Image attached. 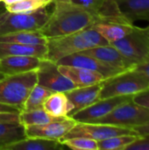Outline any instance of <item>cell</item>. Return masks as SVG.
Here are the masks:
<instances>
[{
	"mask_svg": "<svg viewBox=\"0 0 149 150\" xmlns=\"http://www.w3.org/2000/svg\"><path fill=\"white\" fill-rule=\"evenodd\" d=\"M57 64L61 65H69L75 67H81L87 69H90L96 72L100 73L105 76V79L114 76L125 70H121L116 69L112 66H110L94 57L81 54V53H75L69 55H67L61 59H60Z\"/></svg>",
	"mask_w": 149,
	"mask_h": 150,
	"instance_id": "7c38bea8",
	"label": "cell"
},
{
	"mask_svg": "<svg viewBox=\"0 0 149 150\" xmlns=\"http://www.w3.org/2000/svg\"><path fill=\"white\" fill-rule=\"evenodd\" d=\"M40 58L26 55H12L0 59V71L4 76H11L36 70L40 62Z\"/></svg>",
	"mask_w": 149,
	"mask_h": 150,
	"instance_id": "9a60e30c",
	"label": "cell"
},
{
	"mask_svg": "<svg viewBox=\"0 0 149 150\" xmlns=\"http://www.w3.org/2000/svg\"><path fill=\"white\" fill-rule=\"evenodd\" d=\"M21 0H4L3 3L4 4V5H9V4H15V3H18Z\"/></svg>",
	"mask_w": 149,
	"mask_h": 150,
	"instance_id": "d590c367",
	"label": "cell"
},
{
	"mask_svg": "<svg viewBox=\"0 0 149 150\" xmlns=\"http://www.w3.org/2000/svg\"><path fill=\"white\" fill-rule=\"evenodd\" d=\"M109 43L117 41L135 29V25L129 21H99L91 25Z\"/></svg>",
	"mask_w": 149,
	"mask_h": 150,
	"instance_id": "e0dca14e",
	"label": "cell"
},
{
	"mask_svg": "<svg viewBox=\"0 0 149 150\" xmlns=\"http://www.w3.org/2000/svg\"><path fill=\"white\" fill-rule=\"evenodd\" d=\"M76 124V121L68 117L61 120L53 121L43 125L25 127L26 137H38L48 140L61 141Z\"/></svg>",
	"mask_w": 149,
	"mask_h": 150,
	"instance_id": "8fae6325",
	"label": "cell"
},
{
	"mask_svg": "<svg viewBox=\"0 0 149 150\" xmlns=\"http://www.w3.org/2000/svg\"><path fill=\"white\" fill-rule=\"evenodd\" d=\"M125 150H149V134L139 136L133 142L129 144Z\"/></svg>",
	"mask_w": 149,
	"mask_h": 150,
	"instance_id": "f546056e",
	"label": "cell"
},
{
	"mask_svg": "<svg viewBox=\"0 0 149 150\" xmlns=\"http://www.w3.org/2000/svg\"><path fill=\"white\" fill-rule=\"evenodd\" d=\"M110 44L136 65L149 61V39L145 28L136 26L132 33Z\"/></svg>",
	"mask_w": 149,
	"mask_h": 150,
	"instance_id": "52a82bcc",
	"label": "cell"
},
{
	"mask_svg": "<svg viewBox=\"0 0 149 150\" xmlns=\"http://www.w3.org/2000/svg\"><path fill=\"white\" fill-rule=\"evenodd\" d=\"M68 117H54L48 114L44 109H38L29 112L20 111L19 112V122L24 126L32 125H43L53 121H58L64 120Z\"/></svg>",
	"mask_w": 149,
	"mask_h": 150,
	"instance_id": "cb8c5ba5",
	"label": "cell"
},
{
	"mask_svg": "<svg viewBox=\"0 0 149 150\" xmlns=\"http://www.w3.org/2000/svg\"><path fill=\"white\" fill-rule=\"evenodd\" d=\"M133 96H117L104 99H99L91 105L77 112L70 118L76 122L91 123L97 119H100L111 112L118 105L131 100Z\"/></svg>",
	"mask_w": 149,
	"mask_h": 150,
	"instance_id": "30bf717a",
	"label": "cell"
},
{
	"mask_svg": "<svg viewBox=\"0 0 149 150\" xmlns=\"http://www.w3.org/2000/svg\"><path fill=\"white\" fill-rule=\"evenodd\" d=\"M133 129L137 133V134H138L139 136L145 135V134H149V121L148 123L142 125V126L133 127Z\"/></svg>",
	"mask_w": 149,
	"mask_h": 150,
	"instance_id": "836d02e7",
	"label": "cell"
},
{
	"mask_svg": "<svg viewBox=\"0 0 149 150\" xmlns=\"http://www.w3.org/2000/svg\"><path fill=\"white\" fill-rule=\"evenodd\" d=\"M66 148L73 150H98L97 142L86 137H74L61 142Z\"/></svg>",
	"mask_w": 149,
	"mask_h": 150,
	"instance_id": "83f0119b",
	"label": "cell"
},
{
	"mask_svg": "<svg viewBox=\"0 0 149 150\" xmlns=\"http://www.w3.org/2000/svg\"><path fill=\"white\" fill-rule=\"evenodd\" d=\"M53 92L51 91L37 83L32 88L27 98L24 102L23 105L20 108V111L29 112V111H33V110H38V109H43V105L46 99Z\"/></svg>",
	"mask_w": 149,
	"mask_h": 150,
	"instance_id": "d4e9b609",
	"label": "cell"
},
{
	"mask_svg": "<svg viewBox=\"0 0 149 150\" xmlns=\"http://www.w3.org/2000/svg\"><path fill=\"white\" fill-rule=\"evenodd\" d=\"M54 0H21L18 3L5 5L6 11L11 13H31L47 7Z\"/></svg>",
	"mask_w": 149,
	"mask_h": 150,
	"instance_id": "4316f807",
	"label": "cell"
},
{
	"mask_svg": "<svg viewBox=\"0 0 149 150\" xmlns=\"http://www.w3.org/2000/svg\"><path fill=\"white\" fill-rule=\"evenodd\" d=\"M3 122H19V113L0 112V123Z\"/></svg>",
	"mask_w": 149,
	"mask_h": 150,
	"instance_id": "1f68e13d",
	"label": "cell"
},
{
	"mask_svg": "<svg viewBox=\"0 0 149 150\" xmlns=\"http://www.w3.org/2000/svg\"><path fill=\"white\" fill-rule=\"evenodd\" d=\"M122 14L132 23L149 14V0H117Z\"/></svg>",
	"mask_w": 149,
	"mask_h": 150,
	"instance_id": "7402d4cb",
	"label": "cell"
},
{
	"mask_svg": "<svg viewBox=\"0 0 149 150\" xmlns=\"http://www.w3.org/2000/svg\"><path fill=\"white\" fill-rule=\"evenodd\" d=\"M102 83L103 82L84 87H76L66 92L67 98L73 105V109L69 113V117L99 100Z\"/></svg>",
	"mask_w": 149,
	"mask_h": 150,
	"instance_id": "5bb4252c",
	"label": "cell"
},
{
	"mask_svg": "<svg viewBox=\"0 0 149 150\" xmlns=\"http://www.w3.org/2000/svg\"><path fill=\"white\" fill-rule=\"evenodd\" d=\"M37 84L36 70L6 76L0 81V103L19 109Z\"/></svg>",
	"mask_w": 149,
	"mask_h": 150,
	"instance_id": "277c9868",
	"label": "cell"
},
{
	"mask_svg": "<svg viewBox=\"0 0 149 150\" xmlns=\"http://www.w3.org/2000/svg\"><path fill=\"white\" fill-rule=\"evenodd\" d=\"M54 10L40 30L47 39L70 34L88 28L95 22L94 16L81 7L64 0H54Z\"/></svg>",
	"mask_w": 149,
	"mask_h": 150,
	"instance_id": "6da1fadb",
	"label": "cell"
},
{
	"mask_svg": "<svg viewBox=\"0 0 149 150\" xmlns=\"http://www.w3.org/2000/svg\"><path fill=\"white\" fill-rule=\"evenodd\" d=\"M139 135L123 134L113 136L105 140L97 142L98 150H125V149L133 142Z\"/></svg>",
	"mask_w": 149,
	"mask_h": 150,
	"instance_id": "484cf974",
	"label": "cell"
},
{
	"mask_svg": "<svg viewBox=\"0 0 149 150\" xmlns=\"http://www.w3.org/2000/svg\"><path fill=\"white\" fill-rule=\"evenodd\" d=\"M108 44L110 43L97 31L90 26L70 34L48 38L46 59L57 62L67 55Z\"/></svg>",
	"mask_w": 149,
	"mask_h": 150,
	"instance_id": "7a4b0ae2",
	"label": "cell"
},
{
	"mask_svg": "<svg viewBox=\"0 0 149 150\" xmlns=\"http://www.w3.org/2000/svg\"><path fill=\"white\" fill-rule=\"evenodd\" d=\"M5 76H4V74H3V73H2V72L0 71V81H1V80H2L3 78H4Z\"/></svg>",
	"mask_w": 149,
	"mask_h": 150,
	"instance_id": "74e56055",
	"label": "cell"
},
{
	"mask_svg": "<svg viewBox=\"0 0 149 150\" xmlns=\"http://www.w3.org/2000/svg\"><path fill=\"white\" fill-rule=\"evenodd\" d=\"M133 101L138 105L149 108V89L133 95Z\"/></svg>",
	"mask_w": 149,
	"mask_h": 150,
	"instance_id": "4dcf8cb0",
	"label": "cell"
},
{
	"mask_svg": "<svg viewBox=\"0 0 149 150\" xmlns=\"http://www.w3.org/2000/svg\"><path fill=\"white\" fill-rule=\"evenodd\" d=\"M43 109L54 117H69L73 109L72 103L64 92H53L45 101Z\"/></svg>",
	"mask_w": 149,
	"mask_h": 150,
	"instance_id": "ffe728a7",
	"label": "cell"
},
{
	"mask_svg": "<svg viewBox=\"0 0 149 150\" xmlns=\"http://www.w3.org/2000/svg\"><path fill=\"white\" fill-rule=\"evenodd\" d=\"M148 89L149 82L146 76L141 71L132 69L105 79L99 99L117 96H133Z\"/></svg>",
	"mask_w": 149,
	"mask_h": 150,
	"instance_id": "3957f363",
	"label": "cell"
},
{
	"mask_svg": "<svg viewBox=\"0 0 149 150\" xmlns=\"http://www.w3.org/2000/svg\"><path fill=\"white\" fill-rule=\"evenodd\" d=\"M25 137V127L20 122L0 123V150Z\"/></svg>",
	"mask_w": 149,
	"mask_h": 150,
	"instance_id": "603a6c76",
	"label": "cell"
},
{
	"mask_svg": "<svg viewBox=\"0 0 149 150\" xmlns=\"http://www.w3.org/2000/svg\"><path fill=\"white\" fill-rule=\"evenodd\" d=\"M0 112H17L19 113L20 111L18 108L15 107V106H11V105H4L0 103Z\"/></svg>",
	"mask_w": 149,
	"mask_h": 150,
	"instance_id": "e575fe53",
	"label": "cell"
},
{
	"mask_svg": "<svg viewBox=\"0 0 149 150\" xmlns=\"http://www.w3.org/2000/svg\"><path fill=\"white\" fill-rule=\"evenodd\" d=\"M145 29H146V33H147V35H148V37L149 39V25L148 27H145Z\"/></svg>",
	"mask_w": 149,
	"mask_h": 150,
	"instance_id": "f35d334b",
	"label": "cell"
},
{
	"mask_svg": "<svg viewBox=\"0 0 149 150\" xmlns=\"http://www.w3.org/2000/svg\"><path fill=\"white\" fill-rule=\"evenodd\" d=\"M3 1H4V0H0V3H1V2H3Z\"/></svg>",
	"mask_w": 149,
	"mask_h": 150,
	"instance_id": "60d3db41",
	"label": "cell"
},
{
	"mask_svg": "<svg viewBox=\"0 0 149 150\" xmlns=\"http://www.w3.org/2000/svg\"><path fill=\"white\" fill-rule=\"evenodd\" d=\"M59 71L68 77L76 87H84L103 82L105 78L98 72L81 67L69 65H59Z\"/></svg>",
	"mask_w": 149,
	"mask_h": 150,
	"instance_id": "2e32d148",
	"label": "cell"
},
{
	"mask_svg": "<svg viewBox=\"0 0 149 150\" xmlns=\"http://www.w3.org/2000/svg\"><path fill=\"white\" fill-rule=\"evenodd\" d=\"M64 1L70 2L81 7L82 9L85 10L86 11L90 12L91 15L95 17L105 0H64Z\"/></svg>",
	"mask_w": 149,
	"mask_h": 150,
	"instance_id": "f1b7e54d",
	"label": "cell"
},
{
	"mask_svg": "<svg viewBox=\"0 0 149 150\" xmlns=\"http://www.w3.org/2000/svg\"><path fill=\"white\" fill-rule=\"evenodd\" d=\"M66 148L60 141L38 137H25V139L4 147L3 150H59Z\"/></svg>",
	"mask_w": 149,
	"mask_h": 150,
	"instance_id": "d6986e66",
	"label": "cell"
},
{
	"mask_svg": "<svg viewBox=\"0 0 149 150\" xmlns=\"http://www.w3.org/2000/svg\"><path fill=\"white\" fill-rule=\"evenodd\" d=\"M37 72V83L52 92H68L76 86L58 69V64L48 59H41Z\"/></svg>",
	"mask_w": 149,
	"mask_h": 150,
	"instance_id": "9c48e42d",
	"label": "cell"
},
{
	"mask_svg": "<svg viewBox=\"0 0 149 150\" xmlns=\"http://www.w3.org/2000/svg\"><path fill=\"white\" fill-rule=\"evenodd\" d=\"M50 13L46 7L31 13H11L5 11L0 15V35L40 30L48 20Z\"/></svg>",
	"mask_w": 149,
	"mask_h": 150,
	"instance_id": "8992f818",
	"label": "cell"
},
{
	"mask_svg": "<svg viewBox=\"0 0 149 150\" xmlns=\"http://www.w3.org/2000/svg\"><path fill=\"white\" fill-rule=\"evenodd\" d=\"M6 11L5 5H4V4L3 2H1V3H0V15H1L4 11Z\"/></svg>",
	"mask_w": 149,
	"mask_h": 150,
	"instance_id": "8d00e7d4",
	"label": "cell"
},
{
	"mask_svg": "<svg viewBox=\"0 0 149 150\" xmlns=\"http://www.w3.org/2000/svg\"><path fill=\"white\" fill-rule=\"evenodd\" d=\"M12 55L35 56L40 59H46L47 55V45H25L0 42V59Z\"/></svg>",
	"mask_w": 149,
	"mask_h": 150,
	"instance_id": "ac0fdd59",
	"label": "cell"
},
{
	"mask_svg": "<svg viewBox=\"0 0 149 150\" xmlns=\"http://www.w3.org/2000/svg\"><path fill=\"white\" fill-rule=\"evenodd\" d=\"M134 69L139 70V71H141L146 76V78L148 80L149 82V61L137 65Z\"/></svg>",
	"mask_w": 149,
	"mask_h": 150,
	"instance_id": "d6a6232c",
	"label": "cell"
},
{
	"mask_svg": "<svg viewBox=\"0 0 149 150\" xmlns=\"http://www.w3.org/2000/svg\"><path fill=\"white\" fill-rule=\"evenodd\" d=\"M0 42L25 45H47V38L40 31H21L0 35Z\"/></svg>",
	"mask_w": 149,
	"mask_h": 150,
	"instance_id": "44dd1931",
	"label": "cell"
},
{
	"mask_svg": "<svg viewBox=\"0 0 149 150\" xmlns=\"http://www.w3.org/2000/svg\"><path fill=\"white\" fill-rule=\"evenodd\" d=\"M143 19H146V20H148V21L149 22V14L148 15H147L146 17H144V18H143Z\"/></svg>",
	"mask_w": 149,
	"mask_h": 150,
	"instance_id": "ab89813d",
	"label": "cell"
},
{
	"mask_svg": "<svg viewBox=\"0 0 149 150\" xmlns=\"http://www.w3.org/2000/svg\"><path fill=\"white\" fill-rule=\"evenodd\" d=\"M149 121V108L128 100L114 108L107 115L96 120L91 123L109 124L119 127L133 128L142 126Z\"/></svg>",
	"mask_w": 149,
	"mask_h": 150,
	"instance_id": "5b68a950",
	"label": "cell"
},
{
	"mask_svg": "<svg viewBox=\"0 0 149 150\" xmlns=\"http://www.w3.org/2000/svg\"><path fill=\"white\" fill-rule=\"evenodd\" d=\"M79 53L94 57L110 66H112L121 70L132 69L137 66L134 62L125 57L112 44L94 47Z\"/></svg>",
	"mask_w": 149,
	"mask_h": 150,
	"instance_id": "4fadbf2b",
	"label": "cell"
},
{
	"mask_svg": "<svg viewBox=\"0 0 149 150\" xmlns=\"http://www.w3.org/2000/svg\"><path fill=\"white\" fill-rule=\"evenodd\" d=\"M123 134H132L138 135L137 133L129 127H119L109 124H101V123H83L76 122L72 129L60 141L65 139L74 138V137H86L93 139L97 142L105 140L117 135Z\"/></svg>",
	"mask_w": 149,
	"mask_h": 150,
	"instance_id": "ba28073f",
	"label": "cell"
}]
</instances>
